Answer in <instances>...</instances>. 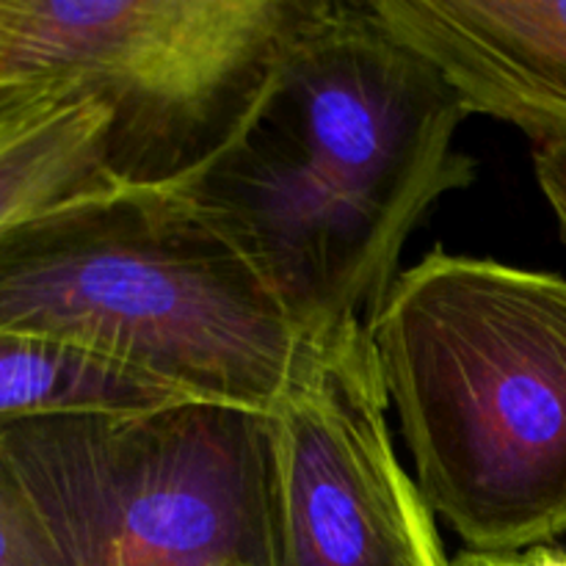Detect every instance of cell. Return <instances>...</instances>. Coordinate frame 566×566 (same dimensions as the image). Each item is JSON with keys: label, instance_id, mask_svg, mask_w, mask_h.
Wrapping results in <instances>:
<instances>
[{"label": "cell", "instance_id": "cell-1", "mask_svg": "<svg viewBox=\"0 0 566 566\" xmlns=\"http://www.w3.org/2000/svg\"><path fill=\"white\" fill-rule=\"evenodd\" d=\"M462 97L370 0H315L232 136L177 180L269 274L304 332L370 324L398 258L475 180Z\"/></svg>", "mask_w": 566, "mask_h": 566}, {"label": "cell", "instance_id": "cell-2", "mask_svg": "<svg viewBox=\"0 0 566 566\" xmlns=\"http://www.w3.org/2000/svg\"><path fill=\"white\" fill-rule=\"evenodd\" d=\"M0 332L258 415L307 337L235 232L177 182H111L6 230Z\"/></svg>", "mask_w": 566, "mask_h": 566}, {"label": "cell", "instance_id": "cell-3", "mask_svg": "<svg viewBox=\"0 0 566 566\" xmlns=\"http://www.w3.org/2000/svg\"><path fill=\"white\" fill-rule=\"evenodd\" d=\"M420 492L473 553L566 534V280L434 249L368 324Z\"/></svg>", "mask_w": 566, "mask_h": 566}, {"label": "cell", "instance_id": "cell-4", "mask_svg": "<svg viewBox=\"0 0 566 566\" xmlns=\"http://www.w3.org/2000/svg\"><path fill=\"white\" fill-rule=\"evenodd\" d=\"M64 566H276L269 418L210 401L0 423Z\"/></svg>", "mask_w": 566, "mask_h": 566}, {"label": "cell", "instance_id": "cell-5", "mask_svg": "<svg viewBox=\"0 0 566 566\" xmlns=\"http://www.w3.org/2000/svg\"><path fill=\"white\" fill-rule=\"evenodd\" d=\"M315 0H0V92L108 108L119 182H177L258 103Z\"/></svg>", "mask_w": 566, "mask_h": 566}, {"label": "cell", "instance_id": "cell-6", "mask_svg": "<svg viewBox=\"0 0 566 566\" xmlns=\"http://www.w3.org/2000/svg\"><path fill=\"white\" fill-rule=\"evenodd\" d=\"M387 409L368 324L307 332L265 415L276 566H453Z\"/></svg>", "mask_w": 566, "mask_h": 566}, {"label": "cell", "instance_id": "cell-7", "mask_svg": "<svg viewBox=\"0 0 566 566\" xmlns=\"http://www.w3.org/2000/svg\"><path fill=\"white\" fill-rule=\"evenodd\" d=\"M468 114L566 142V0H370Z\"/></svg>", "mask_w": 566, "mask_h": 566}, {"label": "cell", "instance_id": "cell-8", "mask_svg": "<svg viewBox=\"0 0 566 566\" xmlns=\"http://www.w3.org/2000/svg\"><path fill=\"white\" fill-rule=\"evenodd\" d=\"M108 108L64 88L0 92V235L94 188L111 171Z\"/></svg>", "mask_w": 566, "mask_h": 566}, {"label": "cell", "instance_id": "cell-9", "mask_svg": "<svg viewBox=\"0 0 566 566\" xmlns=\"http://www.w3.org/2000/svg\"><path fill=\"white\" fill-rule=\"evenodd\" d=\"M191 401L88 354L0 332V423L64 412H122Z\"/></svg>", "mask_w": 566, "mask_h": 566}, {"label": "cell", "instance_id": "cell-10", "mask_svg": "<svg viewBox=\"0 0 566 566\" xmlns=\"http://www.w3.org/2000/svg\"><path fill=\"white\" fill-rule=\"evenodd\" d=\"M0 566H64L3 457H0Z\"/></svg>", "mask_w": 566, "mask_h": 566}, {"label": "cell", "instance_id": "cell-11", "mask_svg": "<svg viewBox=\"0 0 566 566\" xmlns=\"http://www.w3.org/2000/svg\"><path fill=\"white\" fill-rule=\"evenodd\" d=\"M534 175L566 241V142L534 144Z\"/></svg>", "mask_w": 566, "mask_h": 566}, {"label": "cell", "instance_id": "cell-12", "mask_svg": "<svg viewBox=\"0 0 566 566\" xmlns=\"http://www.w3.org/2000/svg\"><path fill=\"white\" fill-rule=\"evenodd\" d=\"M453 566H566V553L558 547H531L523 553H462Z\"/></svg>", "mask_w": 566, "mask_h": 566}, {"label": "cell", "instance_id": "cell-13", "mask_svg": "<svg viewBox=\"0 0 566 566\" xmlns=\"http://www.w3.org/2000/svg\"><path fill=\"white\" fill-rule=\"evenodd\" d=\"M224 566H247V564H224Z\"/></svg>", "mask_w": 566, "mask_h": 566}]
</instances>
